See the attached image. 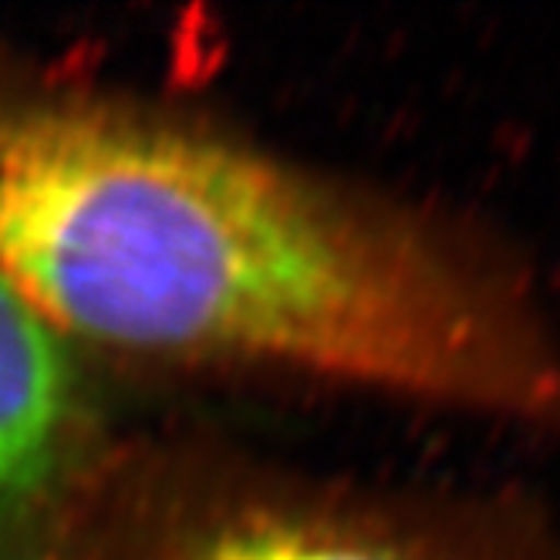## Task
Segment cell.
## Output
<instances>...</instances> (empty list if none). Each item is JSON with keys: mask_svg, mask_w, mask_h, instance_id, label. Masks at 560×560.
I'll use <instances>...</instances> for the list:
<instances>
[{"mask_svg": "<svg viewBox=\"0 0 560 560\" xmlns=\"http://www.w3.org/2000/svg\"><path fill=\"white\" fill-rule=\"evenodd\" d=\"M0 270L105 345L273 365L560 450L544 270L425 189L102 115H0Z\"/></svg>", "mask_w": 560, "mask_h": 560, "instance_id": "1", "label": "cell"}, {"mask_svg": "<svg viewBox=\"0 0 560 560\" xmlns=\"http://www.w3.org/2000/svg\"><path fill=\"white\" fill-rule=\"evenodd\" d=\"M189 560H560V524L516 490L412 483L247 510Z\"/></svg>", "mask_w": 560, "mask_h": 560, "instance_id": "2", "label": "cell"}, {"mask_svg": "<svg viewBox=\"0 0 560 560\" xmlns=\"http://www.w3.org/2000/svg\"><path fill=\"white\" fill-rule=\"evenodd\" d=\"M71 375L48 322L0 270V547L58 472Z\"/></svg>", "mask_w": 560, "mask_h": 560, "instance_id": "3", "label": "cell"}]
</instances>
